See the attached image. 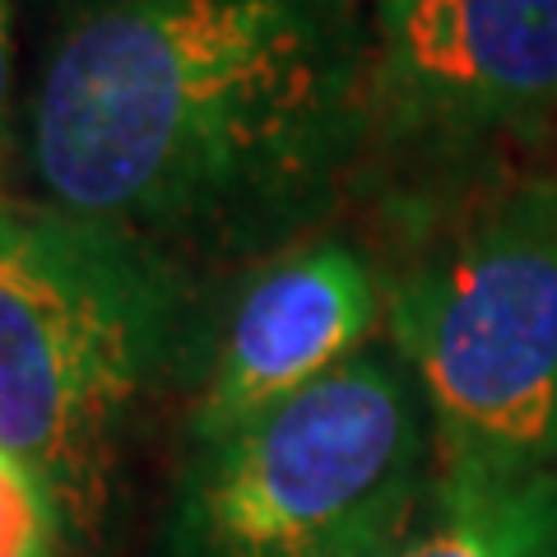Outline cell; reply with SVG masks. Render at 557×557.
I'll use <instances>...</instances> for the list:
<instances>
[{
    "label": "cell",
    "instance_id": "obj_1",
    "mask_svg": "<svg viewBox=\"0 0 557 557\" xmlns=\"http://www.w3.org/2000/svg\"><path fill=\"white\" fill-rule=\"evenodd\" d=\"M348 0H70L28 102L33 200L190 274L293 247L354 159Z\"/></svg>",
    "mask_w": 557,
    "mask_h": 557
},
{
    "label": "cell",
    "instance_id": "obj_2",
    "mask_svg": "<svg viewBox=\"0 0 557 557\" xmlns=\"http://www.w3.org/2000/svg\"><path fill=\"white\" fill-rule=\"evenodd\" d=\"M200 274L38 200L0 196V450L98 539L135 413L200 344Z\"/></svg>",
    "mask_w": 557,
    "mask_h": 557
},
{
    "label": "cell",
    "instance_id": "obj_3",
    "mask_svg": "<svg viewBox=\"0 0 557 557\" xmlns=\"http://www.w3.org/2000/svg\"><path fill=\"white\" fill-rule=\"evenodd\" d=\"M381 288L391 344L432 418V474L557 469V182L469 196Z\"/></svg>",
    "mask_w": 557,
    "mask_h": 557
},
{
    "label": "cell",
    "instance_id": "obj_4",
    "mask_svg": "<svg viewBox=\"0 0 557 557\" xmlns=\"http://www.w3.org/2000/svg\"><path fill=\"white\" fill-rule=\"evenodd\" d=\"M432 465L413 372L368 344L274 409L190 442L168 557H391Z\"/></svg>",
    "mask_w": 557,
    "mask_h": 557
},
{
    "label": "cell",
    "instance_id": "obj_5",
    "mask_svg": "<svg viewBox=\"0 0 557 557\" xmlns=\"http://www.w3.org/2000/svg\"><path fill=\"white\" fill-rule=\"evenodd\" d=\"M368 116L418 149L557 121V0H376Z\"/></svg>",
    "mask_w": 557,
    "mask_h": 557
},
{
    "label": "cell",
    "instance_id": "obj_6",
    "mask_svg": "<svg viewBox=\"0 0 557 557\" xmlns=\"http://www.w3.org/2000/svg\"><path fill=\"white\" fill-rule=\"evenodd\" d=\"M381 311L386 288L348 242L311 237L270 256L242 284L219 339L209 344L190 442L219 437L335 372L372 344Z\"/></svg>",
    "mask_w": 557,
    "mask_h": 557
},
{
    "label": "cell",
    "instance_id": "obj_7",
    "mask_svg": "<svg viewBox=\"0 0 557 557\" xmlns=\"http://www.w3.org/2000/svg\"><path fill=\"white\" fill-rule=\"evenodd\" d=\"M391 557H557V469L437 479Z\"/></svg>",
    "mask_w": 557,
    "mask_h": 557
},
{
    "label": "cell",
    "instance_id": "obj_8",
    "mask_svg": "<svg viewBox=\"0 0 557 557\" xmlns=\"http://www.w3.org/2000/svg\"><path fill=\"white\" fill-rule=\"evenodd\" d=\"M57 525L47 487L0 450V557H57Z\"/></svg>",
    "mask_w": 557,
    "mask_h": 557
},
{
    "label": "cell",
    "instance_id": "obj_9",
    "mask_svg": "<svg viewBox=\"0 0 557 557\" xmlns=\"http://www.w3.org/2000/svg\"><path fill=\"white\" fill-rule=\"evenodd\" d=\"M10 10L0 0V196H5V168H10Z\"/></svg>",
    "mask_w": 557,
    "mask_h": 557
}]
</instances>
